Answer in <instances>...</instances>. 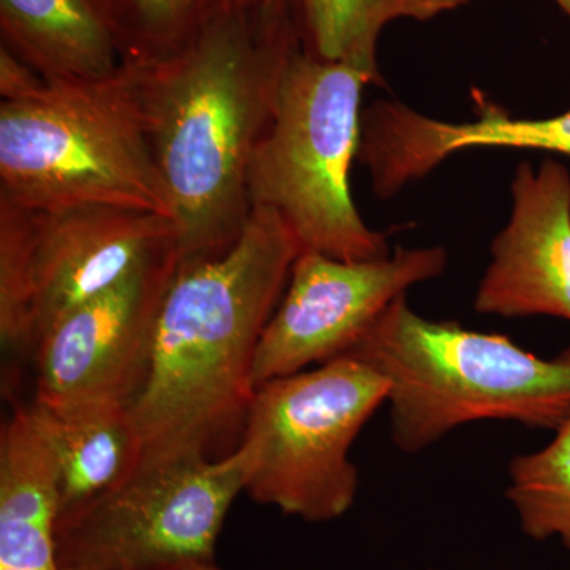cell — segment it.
<instances>
[{"mask_svg":"<svg viewBox=\"0 0 570 570\" xmlns=\"http://www.w3.org/2000/svg\"><path fill=\"white\" fill-rule=\"evenodd\" d=\"M302 254L283 217L250 209L223 254L179 258L157 307L148 376L130 412L138 468L223 459L242 441L258 341Z\"/></svg>","mask_w":570,"mask_h":570,"instance_id":"6da1fadb","label":"cell"},{"mask_svg":"<svg viewBox=\"0 0 570 570\" xmlns=\"http://www.w3.org/2000/svg\"><path fill=\"white\" fill-rule=\"evenodd\" d=\"M302 41L266 31L258 0L236 3L159 62L129 63L171 198L179 258L223 254L250 214L247 170L285 61Z\"/></svg>","mask_w":570,"mask_h":570,"instance_id":"7a4b0ae2","label":"cell"},{"mask_svg":"<svg viewBox=\"0 0 570 570\" xmlns=\"http://www.w3.org/2000/svg\"><path fill=\"white\" fill-rule=\"evenodd\" d=\"M344 356L387 379L392 441L419 453L483 420L557 431L570 417V346L540 358L510 337L420 316L400 296Z\"/></svg>","mask_w":570,"mask_h":570,"instance_id":"3957f363","label":"cell"},{"mask_svg":"<svg viewBox=\"0 0 570 570\" xmlns=\"http://www.w3.org/2000/svg\"><path fill=\"white\" fill-rule=\"evenodd\" d=\"M0 198L24 208L111 206L174 214L146 130L134 67L48 82L0 104Z\"/></svg>","mask_w":570,"mask_h":570,"instance_id":"277c9868","label":"cell"},{"mask_svg":"<svg viewBox=\"0 0 570 570\" xmlns=\"http://www.w3.org/2000/svg\"><path fill=\"white\" fill-rule=\"evenodd\" d=\"M371 78L296 47L285 61L272 115L247 170L250 209H273L302 253L340 261L387 257V235L360 216L351 171L362 140V94Z\"/></svg>","mask_w":570,"mask_h":570,"instance_id":"5b68a950","label":"cell"},{"mask_svg":"<svg viewBox=\"0 0 570 570\" xmlns=\"http://www.w3.org/2000/svg\"><path fill=\"white\" fill-rule=\"evenodd\" d=\"M389 390L387 379L351 356L258 385L238 444L245 491L309 523L341 519L358 493L352 445Z\"/></svg>","mask_w":570,"mask_h":570,"instance_id":"8992f818","label":"cell"},{"mask_svg":"<svg viewBox=\"0 0 570 570\" xmlns=\"http://www.w3.org/2000/svg\"><path fill=\"white\" fill-rule=\"evenodd\" d=\"M176 247L163 214L78 206L24 208L0 198V336L33 352L45 333L153 258Z\"/></svg>","mask_w":570,"mask_h":570,"instance_id":"52a82bcc","label":"cell"},{"mask_svg":"<svg viewBox=\"0 0 570 570\" xmlns=\"http://www.w3.org/2000/svg\"><path fill=\"white\" fill-rule=\"evenodd\" d=\"M236 448L217 460L140 468L100 497L61 513L59 570H183L214 562L225 517L246 489Z\"/></svg>","mask_w":570,"mask_h":570,"instance_id":"ba28073f","label":"cell"},{"mask_svg":"<svg viewBox=\"0 0 570 570\" xmlns=\"http://www.w3.org/2000/svg\"><path fill=\"white\" fill-rule=\"evenodd\" d=\"M445 266L448 253L439 246L397 247L365 262L299 254L258 341L254 387L346 355L396 298Z\"/></svg>","mask_w":570,"mask_h":570,"instance_id":"9c48e42d","label":"cell"},{"mask_svg":"<svg viewBox=\"0 0 570 570\" xmlns=\"http://www.w3.org/2000/svg\"><path fill=\"white\" fill-rule=\"evenodd\" d=\"M178 261L174 247L52 325L32 352L33 400L132 406L148 376L157 307Z\"/></svg>","mask_w":570,"mask_h":570,"instance_id":"30bf717a","label":"cell"},{"mask_svg":"<svg viewBox=\"0 0 570 570\" xmlns=\"http://www.w3.org/2000/svg\"><path fill=\"white\" fill-rule=\"evenodd\" d=\"M474 309L504 318L554 317L570 324V174L546 159L523 163L512 213L491 245Z\"/></svg>","mask_w":570,"mask_h":570,"instance_id":"8fae6325","label":"cell"},{"mask_svg":"<svg viewBox=\"0 0 570 570\" xmlns=\"http://www.w3.org/2000/svg\"><path fill=\"white\" fill-rule=\"evenodd\" d=\"M472 121L428 118L393 100H379L362 115L358 160L370 170L374 193L390 198L452 154L471 148L539 149L570 156V110L543 119L513 118L475 97Z\"/></svg>","mask_w":570,"mask_h":570,"instance_id":"7c38bea8","label":"cell"},{"mask_svg":"<svg viewBox=\"0 0 570 570\" xmlns=\"http://www.w3.org/2000/svg\"><path fill=\"white\" fill-rule=\"evenodd\" d=\"M61 469L31 404L14 407L0 433V568L59 570L56 527Z\"/></svg>","mask_w":570,"mask_h":570,"instance_id":"4fadbf2b","label":"cell"},{"mask_svg":"<svg viewBox=\"0 0 570 570\" xmlns=\"http://www.w3.org/2000/svg\"><path fill=\"white\" fill-rule=\"evenodd\" d=\"M0 37L48 82L105 80L122 66L97 0H0Z\"/></svg>","mask_w":570,"mask_h":570,"instance_id":"5bb4252c","label":"cell"},{"mask_svg":"<svg viewBox=\"0 0 570 570\" xmlns=\"http://www.w3.org/2000/svg\"><path fill=\"white\" fill-rule=\"evenodd\" d=\"M31 406L58 456L61 513L100 497L137 471L140 439L127 404L32 400Z\"/></svg>","mask_w":570,"mask_h":570,"instance_id":"9a60e30c","label":"cell"},{"mask_svg":"<svg viewBox=\"0 0 570 570\" xmlns=\"http://www.w3.org/2000/svg\"><path fill=\"white\" fill-rule=\"evenodd\" d=\"M245 0H97L124 63L159 62L189 47Z\"/></svg>","mask_w":570,"mask_h":570,"instance_id":"2e32d148","label":"cell"},{"mask_svg":"<svg viewBox=\"0 0 570 570\" xmlns=\"http://www.w3.org/2000/svg\"><path fill=\"white\" fill-rule=\"evenodd\" d=\"M505 494L528 538L560 539L570 557V417L547 448L513 456Z\"/></svg>","mask_w":570,"mask_h":570,"instance_id":"e0dca14e","label":"cell"},{"mask_svg":"<svg viewBox=\"0 0 570 570\" xmlns=\"http://www.w3.org/2000/svg\"><path fill=\"white\" fill-rule=\"evenodd\" d=\"M303 48L324 61L346 62L381 81L377 40L382 24L376 0H294Z\"/></svg>","mask_w":570,"mask_h":570,"instance_id":"ac0fdd59","label":"cell"},{"mask_svg":"<svg viewBox=\"0 0 570 570\" xmlns=\"http://www.w3.org/2000/svg\"><path fill=\"white\" fill-rule=\"evenodd\" d=\"M47 81L18 59L13 52L0 47V96L2 102H21L31 99L45 88Z\"/></svg>","mask_w":570,"mask_h":570,"instance_id":"d6986e66","label":"cell"},{"mask_svg":"<svg viewBox=\"0 0 570 570\" xmlns=\"http://www.w3.org/2000/svg\"><path fill=\"white\" fill-rule=\"evenodd\" d=\"M382 28L397 18L426 21L444 11L455 10L469 0H376Z\"/></svg>","mask_w":570,"mask_h":570,"instance_id":"ffe728a7","label":"cell"},{"mask_svg":"<svg viewBox=\"0 0 570 570\" xmlns=\"http://www.w3.org/2000/svg\"><path fill=\"white\" fill-rule=\"evenodd\" d=\"M262 22L273 36H292L296 32L294 0H258Z\"/></svg>","mask_w":570,"mask_h":570,"instance_id":"44dd1931","label":"cell"},{"mask_svg":"<svg viewBox=\"0 0 570 570\" xmlns=\"http://www.w3.org/2000/svg\"><path fill=\"white\" fill-rule=\"evenodd\" d=\"M183 570H220V569H217L216 564H214V562H205V564H194V566H189V568H186Z\"/></svg>","mask_w":570,"mask_h":570,"instance_id":"7402d4cb","label":"cell"},{"mask_svg":"<svg viewBox=\"0 0 570 570\" xmlns=\"http://www.w3.org/2000/svg\"><path fill=\"white\" fill-rule=\"evenodd\" d=\"M554 2H557L558 6L564 10V13L570 18V0H554Z\"/></svg>","mask_w":570,"mask_h":570,"instance_id":"603a6c76","label":"cell"},{"mask_svg":"<svg viewBox=\"0 0 570 570\" xmlns=\"http://www.w3.org/2000/svg\"><path fill=\"white\" fill-rule=\"evenodd\" d=\"M0 570H21V569H13V568H0Z\"/></svg>","mask_w":570,"mask_h":570,"instance_id":"cb8c5ba5","label":"cell"}]
</instances>
